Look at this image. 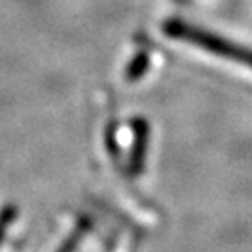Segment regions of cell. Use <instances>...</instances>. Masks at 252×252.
<instances>
[{
  "label": "cell",
  "instance_id": "cell-2",
  "mask_svg": "<svg viewBox=\"0 0 252 252\" xmlns=\"http://www.w3.org/2000/svg\"><path fill=\"white\" fill-rule=\"evenodd\" d=\"M15 217H17V209L13 206H6L0 211V243L4 241V235L8 232V226L13 222Z\"/></svg>",
  "mask_w": 252,
  "mask_h": 252
},
{
  "label": "cell",
  "instance_id": "cell-1",
  "mask_svg": "<svg viewBox=\"0 0 252 252\" xmlns=\"http://www.w3.org/2000/svg\"><path fill=\"white\" fill-rule=\"evenodd\" d=\"M90 224L92 222L88 220V219H81L79 224L73 228V232L69 234V237L60 245V249H58L56 252H75L77 251V247H79V243L82 241V237H84L86 232L90 230Z\"/></svg>",
  "mask_w": 252,
  "mask_h": 252
}]
</instances>
